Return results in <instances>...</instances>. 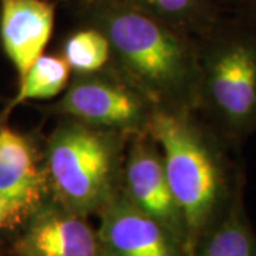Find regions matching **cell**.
<instances>
[{
    "label": "cell",
    "instance_id": "obj_16",
    "mask_svg": "<svg viewBox=\"0 0 256 256\" xmlns=\"http://www.w3.org/2000/svg\"><path fill=\"white\" fill-rule=\"evenodd\" d=\"M238 14L244 16L248 22L256 28V0H254L249 6H246L244 10L238 12Z\"/></svg>",
    "mask_w": 256,
    "mask_h": 256
},
{
    "label": "cell",
    "instance_id": "obj_2",
    "mask_svg": "<svg viewBox=\"0 0 256 256\" xmlns=\"http://www.w3.org/2000/svg\"><path fill=\"white\" fill-rule=\"evenodd\" d=\"M148 132L158 142L165 174L185 228V252L220 220L246 175L234 150L194 110L158 108Z\"/></svg>",
    "mask_w": 256,
    "mask_h": 256
},
{
    "label": "cell",
    "instance_id": "obj_6",
    "mask_svg": "<svg viewBox=\"0 0 256 256\" xmlns=\"http://www.w3.org/2000/svg\"><path fill=\"white\" fill-rule=\"evenodd\" d=\"M48 198L44 137L0 121V201L8 215L6 229L20 226Z\"/></svg>",
    "mask_w": 256,
    "mask_h": 256
},
{
    "label": "cell",
    "instance_id": "obj_17",
    "mask_svg": "<svg viewBox=\"0 0 256 256\" xmlns=\"http://www.w3.org/2000/svg\"><path fill=\"white\" fill-rule=\"evenodd\" d=\"M6 220H8L6 210H4L3 204L0 201V229H6Z\"/></svg>",
    "mask_w": 256,
    "mask_h": 256
},
{
    "label": "cell",
    "instance_id": "obj_15",
    "mask_svg": "<svg viewBox=\"0 0 256 256\" xmlns=\"http://www.w3.org/2000/svg\"><path fill=\"white\" fill-rule=\"evenodd\" d=\"M254 0H216L220 9L226 13H238L249 6Z\"/></svg>",
    "mask_w": 256,
    "mask_h": 256
},
{
    "label": "cell",
    "instance_id": "obj_1",
    "mask_svg": "<svg viewBox=\"0 0 256 256\" xmlns=\"http://www.w3.org/2000/svg\"><path fill=\"white\" fill-rule=\"evenodd\" d=\"M82 24L102 32L108 66L161 110H195L200 87L198 38L165 24L124 0L74 4Z\"/></svg>",
    "mask_w": 256,
    "mask_h": 256
},
{
    "label": "cell",
    "instance_id": "obj_11",
    "mask_svg": "<svg viewBox=\"0 0 256 256\" xmlns=\"http://www.w3.org/2000/svg\"><path fill=\"white\" fill-rule=\"evenodd\" d=\"M191 256H256V235L245 212L244 190L200 238Z\"/></svg>",
    "mask_w": 256,
    "mask_h": 256
},
{
    "label": "cell",
    "instance_id": "obj_3",
    "mask_svg": "<svg viewBox=\"0 0 256 256\" xmlns=\"http://www.w3.org/2000/svg\"><path fill=\"white\" fill-rule=\"evenodd\" d=\"M200 87L195 112L240 152L256 132V28L238 13H224L198 37Z\"/></svg>",
    "mask_w": 256,
    "mask_h": 256
},
{
    "label": "cell",
    "instance_id": "obj_14",
    "mask_svg": "<svg viewBox=\"0 0 256 256\" xmlns=\"http://www.w3.org/2000/svg\"><path fill=\"white\" fill-rule=\"evenodd\" d=\"M58 54L72 73H92L106 67L110 60V44L98 28L82 24L64 38Z\"/></svg>",
    "mask_w": 256,
    "mask_h": 256
},
{
    "label": "cell",
    "instance_id": "obj_7",
    "mask_svg": "<svg viewBox=\"0 0 256 256\" xmlns=\"http://www.w3.org/2000/svg\"><path fill=\"white\" fill-rule=\"evenodd\" d=\"M9 245L10 256H101L87 216L48 198L28 215Z\"/></svg>",
    "mask_w": 256,
    "mask_h": 256
},
{
    "label": "cell",
    "instance_id": "obj_8",
    "mask_svg": "<svg viewBox=\"0 0 256 256\" xmlns=\"http://www.w3.org/2000/svg\"><path fill=\"white\" fill-rule=\"evenodd\" d=\"M121 191L137 208L170 229L185 249L182 216L165 174L161 148L150 132L130 137L122 166Z\"/></svg>",
    "mask_w": 256,
    "mask_h": 256
},
{
    "label": "cell",
    "instance_id": "obj_4",
    "mask_svg": "<svg viewBox=\"0 0 256 256\" xmlns=\"http://www.w3.org/2000/svg\"><path fill=\"white\" fill-rule=\"evenodd\" d=\"M130 137L126 132L58 117L44 137L50 198L84 216L98 215L117 195Z\"/></svg>",
    "mask_w": 256,
    "mask_h": 256
},
{
    "label": "cell",
    "instance_id": "obj_12",
    "mask_svg": "<svg viewBox=\"0 0 256 256\" xmlns=\"http://www.w3.org/2000/svg\"><path fill=\"white\" fill-rule=\"evenodd\" d=\"M136 9L192 37L206 34L225 13L216 0H124Z\"/></svg>",
    "mask_w": 256,
    "mask_h": 256
},
{
    "label": "cell",
    "instance_id": "obj_13",
    "mask_svg": "<svg viewBox=\"0 0 256 256\" xmlns=\"http://www.w3.org/2000/svg\"><path fill=\"white\" fill-rule=\"evenodd\" d=\"M72 70L60 54H43L30 67L18 84L16 96L0 112V121H8L10 112L28 100H50L66 90Z\"/></svg>",
    "mask_w": 256,
    "mask_h": 256
},
{
    "label": "cell",
    "instance_id": "obj_9",
    "mask_svg": "<svg viewBox=\"0 0 256 256\" xmlns=\"http://www.w3.org/2000/svg\"><path fill=\"white\" fill-rule=\"evenodd\" d=\"M98 216L101 256H186L181 240L121 190Z\"/></svg>",
    "mask_w": 256,
    "mask_h": 256
},
{
    "label": "cell",
    "instance_id": "obj_18",
    "mask_svg": "<svg viewBox=\"0 0 256 256\" xmlns=\"http://www.w3.org/2000/svg\"><path fill=\"white\" fill-rule=\"evenodd\" d=\"M62 2H67V3H73V4H76V3H80V2H86V0H62Z\"/></svg>",
    "mask_w": 256,
    "mask_h": 256
},
{
    "label": "cell",
    "instance_id": "obj_10",
    "mask_svg": "<svg viewBox=\"0 0 256 256\" xmlns=\"http://www.w3.org/2000/svg\"><path fill=\"white\" fill-rule=\"evenodd\" d=\"M54 18L56 3L50 0H0V40L18 82L43 54Z\"/></svg>",
    "mask_w": 256,
    "mask_h": 256
},
{
    "label": "cell",
    "instance_id": "obj_5",
    "mask_svg": "<svg viewBox=\"0 0 256 256\" xmlns=\"http://www.w3.org/2000/svg\"><path fill=\"white\" fill-rule=\"evenodd\" d=\"M38 110L44 117H72L134 136L148 132L158 107L107 64L92 73H72L60 97Z\"/></svg>",
    "mask_w": 256,
    "mask_h": 256
}]
</instances>
